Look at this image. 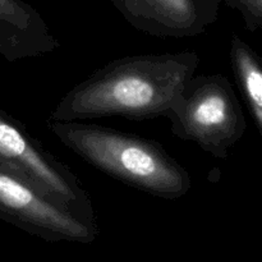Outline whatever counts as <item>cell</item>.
I'll return each mask as SVG.
<instances>
[{"label": "cell", "mask_w": 262, "mask_h": 262, "mask_svg": "<svg viewBox=\"0 0 262 262\" xmlns=\"http://www.w3.org/2000/svg\"><path fill=\"white\" fill-rule=\"evenodd\" d=\"M0 42L7 60L36 58L60 48L48 23L25 0H0Z\"/></svg>", "instance_id": "7"}, {"label": "cell", "mask_w": 262, "mask_h": 262, "mask_svg": "<svg viewBox=\"0 0 262 262\" xmlns=\"http://www.w3.org/2000/svg\"><path fill=\"white\" fill-rule=\"evenodd\" d=\"M0 170L46 201L96 224L92 200L78 176L46 150L22 122L2 109Z\"/></svg>", "instance_id": "4"}, {"label": "cell", "mask_w": 262, "mask_h": 262, "mask_svg": "<svg viewBox=\"0 0 262 262\" xmlns=\"http://www.w3.org/2000/svg\"><path fill=\"white\" fill-rule=\"evenodd\" d=\"M237 10L243 18L246 30L256 32L262 27V0H219Z\"/></svg>", "instance_id": "9"}, {"label": "cell", "mask_w": 262, "mask_h": 262, "mask_svg": "<svg viewBox=\"0 0 262 262\" xmlns=\"http://www.w3.org/2000/svg\"><path fill=\"white\" fill-rule=\"evenodd\" d=\"M0 217L49 241L91 242L97 224L59 207L0 170Z\"/></svg>", "instance_id": "5"}, {"label": "cell", "mask_w": 262, "mask_h": 262, "mask_svg": "<svg viewBox=\"0 0 262 262\" xmlns=\"http://www.w3.org/2000/svg\"><path fill=\"white\" fill-rule=\"evenodd\" d=\"M200 61L196 51L117 58L72 87L48 120L84 122L120 117L142 122L165 117Z\"/></svg>", "instance_id": "1"}, {"label": "cell", "mask_w": 262, "mask_h": 262, "mask_svg": "<svg viewBox=\"0 0 262 262\" xmlns=\"http://www.w3.org/2000/svg\"><path fill=\"white\" fill-rule=\"evenodd\" d=\"M137 31L161 38L202 35L216 22L219 0H110Z\"/></svg>", "instance_id": "6"}, {"label": "cell", "mask_w": 262, "mask_h": 262, "mask_svg": "<svg viewBox=\"0 0 262 262\" xmlns=\"http://www.w3.org/2000/svg\"><path fill=\"white\" fill-rule=\"evenodd\" d=\"M46 124L72 152L127 186L169 201L191 191L188 170L156 141L94 123Z\"/></svg>", "instance_id": "2"}, {"label": "cell", "mask_w": 262, "mask_h": 262, "mask_svg": "<svg viewBox=\"0 0 262 262\" xmlns=\"http://www.w3.org/2000/svg\"><path fill=\"white\" fill-rule=\"evenodd\" d=\"M170 132L196 143L216 159L229 151L247 130V119L233 84L223 74L192 76L171 101L165 117Z\"/></svg>", "instance_id": "3"}, {"label": "cell", "mask_w": 262, "mask_h": 262, "mask_svg": "<svg viewBox=\"0 0 262 262\" xmlns=\"http://www.w3.org/2000/svg\"><path fill=\"white\" fill-rule=\"evenodd\" d=\"M230 64L235 82L245 97L253 124L262 135V67L261 58L252 46L237 33L232 36L229 48Z\"/></svg>", "instance_id": "8"}]
</instances>
